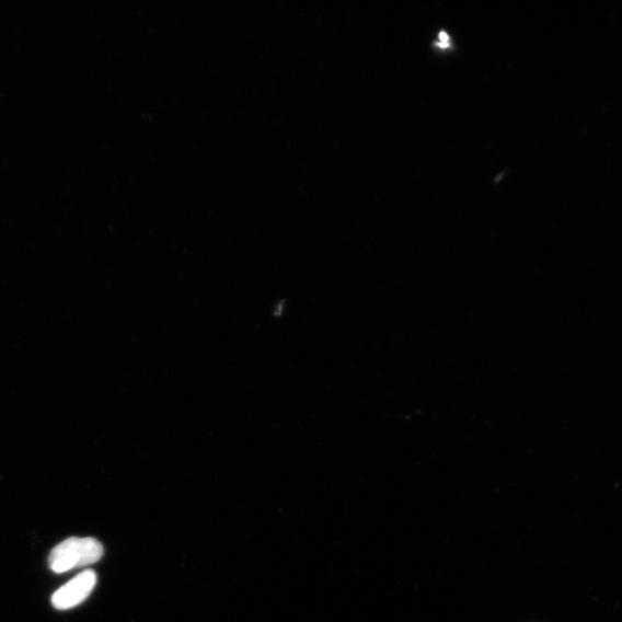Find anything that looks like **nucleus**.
<instances>
[{
  "label": "nucleus",
  "mask_w": 622,
  "mask_h": 622,
  "mask_svg": "<svg viewBox=\"0 0 622 622\" xmlns=\"http://www.w3.org/2000/svg\"><path fill=\"white\" fill-rule=\"evenodd\" d=\"M102 544L92 538H71L58 544L49 555V566L55 573L97 563L103 557Z\"/></svg>",
  "instance_id": "f257e3e1"
},
{
  "label": "nucleus",
  "mask_w": 622,
  "mask_h": 622,
  "mask_svg": "<svg viewBox=\"0 0 622 622\" xmlns=\"http://www.w3.org/2000/svg\"><path fill=\"white\" fill-rule=\"evenodd\" d=\"M96 583L97 575L95 572L85 571L80 573L73 580L53 595V606L58 610H69L80 606L92 594Z\"/></svg>",
  "instance_id": "f03ea898"
}]
</instances>
